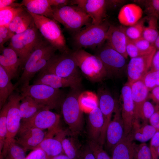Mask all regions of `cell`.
I'll return each mask as SVG.
<instances>
[{
    "instance_id": "1",
    "label": "cell",
    "mask_w": 159,
    "mask_h": 159,
    "mask_svg": "<svg viewBox=\"0 0 159 159\" xmlns=\"http://www.w3.org/2000/svg\"><path fill=\"white\" fill-rule=\"evenodd\" d=\"M57 50L46 39H43L25 62L23 72L14 85L18 87L29 85L30 81L36 73L40 72L55 54Z\"/></svg>"
},
{
    "instance_id": "2",
    "label": "cell",
    "mask_w": 159,
    "mask_h": 159,
    "mask_svg": "<svg viewBox=\"0 0 159 159\" xmlns=\"http://www.w3.org/2000/svg\"><path fill=\"white\" fill-rule=\"evenodd\" d=\"M21 94L28 96L48 109H58L66 95L60 89L43 84H36L19 87Z\"/></svg>"
},
{
    "instance_id": "3",
    "label": "cell",
    "mask_w": 159,
    "mask_h": 159,
    "mask_svg": "<svg viewBox=\"0 0 159 159\" xmlns=\"http://www.w3.org/2000/svg\"><path fill=\"white\" fill-rule=\"evenodd\" d=\"M71 54L81 72L93 82H100L108 76L100 59L82 49H75Z\"/></svg>"
},
{
    "instance_id": "4",
    "label": "cell",
    "mask_w": 159,
    "mask_h": 159,
    "mask_svg": "<svg viewBox=\"0 0 159 159\" xmlns=\"http://www.w3.org/2000/svg\"><path fill=\"white\" fill-rule=\"evenodd\" d=\"M52 7L54 19L73 34L81 30L83 26L92 24V20L89 15L77 5Z\"/></svg>"
},
{
    "instance_id": "5",
    "label": "cell",
    "mask_w": 159,
    "mask_h": 159,
    "mask_svg": "<svg viewBox=\"0 0 159 159\" xmlns=\"http://www.w3.org/2000/svg\"><path fill=\"white\" fill-rule=\"evenodd\" d=\"M44 38L35 24L23 32L14 34L10 40L9 46L14 49L20 59V69Z\"/></svg>"
},
{
    "instance_id": "6",
    "label": "cell",
    "mask_w": 159,
    "mask_h": 159,
    "mask_svg": "<svg viewBox=\"0 0 159 159\" xmlns=\"http://www.w3.org/2000/svg\"><path fill=\"white\" fill-rule=\"evenodd\" d=\"M80 89H71L63 100L61 109L65 123L69 130L73 133L77 135L82 130L84 125L83 112L78 101V96L81 92Z\"/></svg>"
},
{
    "instance_id": "7",
    "label": "cell",
    "mask_w": 159,
    "mask_h": 159,
    "mask_svg": "<svg viewBox=\"0 0 159 159\" xmlns=\"http://www.w3.org/2000/svg\"><path fill=\"white\" fill-rule=\"evenodd\" d=\"M30 13L41 35L57 50L60 53L71 51L67 45L65 38L57 21L44 16Z\"/></svg>"
},
{
    "instance_id": "8",
    "label": "cell",
    "mask_w": 159,
    "mask_h": 159,
    "mask_svg": "<svg viewBox=\"0 0 159 159\" xmlns=\"http://www.w3.org/2000/svg\"><path fill=\"white\" fill-rule=\"evenodd\" d=\"M79 69L70 51L55 54L39 72L81 81Z\"/></svg>"
},
{
    "instance_id": "9",
    "label": "cell",
    "mask_w": 159,
    "mask_h": 159,
    "mask_svg": "<svg viewBox=\"0 0 159 159\" xmlns=\"http://www.w3.org/2000/svg\"><path fill=\"white\" fill-rule=\"evenodd\" d=\"M110 25L105 21L98 25L92 24L73 34V41L76 49L100 47L106 41Z\"/></svg>"
},
{
    "instance_id": "10",
    "label": "cell",
    "mask_w": 159,
    "mask_h": 159,
    "mask_svg": "<svg viewBox=\"0 0 159 159\" xmlns=\"http://www.w3.org/2000/svg\"><path fill=\"white\" fill-rule=\"evenodd\" d=\"M23 96L18 92H13L9 97V107L6 119L7 133L4 145L0 154V159H3L7 155L11 143L15 140L21 124L19 106Z\"/></svg>"
},
{
    "instance_id": "11",
    "label": "cell",
    "mask_w": 159,
    "mask_h": 159,
    "mask_svg": "<svg viewBox=\"0 0 159 159\" xmlns=\"http://www.w3.org/2000/svg\"><path fill=\"white\" fill-rule=\"evenodd\" d=\"M106 44L97 49L95 55L102 62L108 76L120 77L126 69V59Z\"/></svg>"
},
{
    "instance_id": "12",
    "label": "cell",
    "mask_w": 159,
    "mask_h": 159,
    "mask_svg": "<svg viewBox=\"0 0 159 159\" xmlns=\"http://www.w3.org/2000/svg\"><path fill=\"white\" fill-rule=\"evenodd\" d=\"M60 118L59 114L43 109L31 118L21 120L18 132L32 128L43 130L47 129L48 131L54 130L59 127Z\"/></svg>"
},
{
    "instance_id": "13",
    "label": "cell",
    "mask_w": 159,
    "mask_h": 159,
    "mask_svg": "<svg viewBox=\"0 0 159 159\" xmlns=\"http://www.w3.org/2000/svg\"><path fill=\"white\" fill-rule=\"evenodd\" d=\"M97 95L99 100V107L102 113L104 125L99 143L103 145L105 142L106 134L107 127L111 120L117 102L110 92L106 89L100 88L98 89Z\"/></svg>"
},
{
    "instance_id": "14",
    "label": "cell",
    "mask_w": 159,
    "mask_h": 159,
    "mask_svg": "<svg viewBox=\"0 0 159 159\" xmlns=\"http://www.w3.org/2000/svg\"><path fill=\"white\" fill-rule=\"evenodd\" d=\"M76 4L84 10L91 18L92 24L98 25L102 23L106 16L108 7V0H71V5Z\"/></svg>"
},
{
    "instance_id": "15",
    "label": "cell",
    "mask_w": 159,
    "mask_h": 159,
    "mask_svg": "<svg viewBox=\"0 0 159 159\" xmlns=\"http://www.w3.org/2000/svg\"><path fill=\"white\" fill-rule=\"evenodd\" d=\"M121 98L122 102L121 113L124 124V136H126L130 132L135 119L134 105L128 82L121 89Z\"/></svg>"
},
{
    "instance_id": "16",
    "label": "cell",
    "mask_w": 159,
    "mask_h": 159,
    "mask_svg": "<svg viewBox=\"0 0 159 159\" xmlns=\"http://www.w3.org/2000/svg\"><path fill=\"white\" fill-rule=\"evenodd\" d=\"M68 131V130H64L59 127L55 130L47 131L44 140L35 149H41L51 158L64 154L61 140Z\"/></svg>"
},
{
    "instance_id": "17",
    "label": "cell",
    "mask_w": 159,
    "mask_h": 159,
    "mask_svg": "<svg viewBox=\"0 0 159 159\" xmlns=\"http://www.w3.org/2000/svg\"><path fill=\"white\" fill-rule=\"evenodd\" d=\"M155 52L131 59L126 68L129 83L142 79L150 69L152 59Z\"/></svg>"
},
{
    "instance_id": "18",
    "label": "cell",
    "mask_w": 159,
    "mask_h": 159,
    "mask_svg": "<svg viewBox=\"0 0 159 159\" xmlns=\"http://www.w3.org/2000/svg\"><path fill=\"white\" fill-rule=\"evenodd\" d=\"M113 118L109 123L106 132V147L111 151L124 135V126L121 110L117 102Z\"/></svg>"
},
{
    "instance_id": "19",
    "label": "cell",
    "mask_w": 159,
    "mask_h": 159,
    "mask_svg": "<svg viewBox=\"0 0 159 159\" xmlns=\"http://www.w3.org/2000/svg\"><path fill=\"white\" fill-rule=\"evenodd\" d=\"M81 82L53 74L39 72L33 84L44 85L56 89L69 87L71 89H80Z\"/></svg>"
},
{
    "instance_id": "20",
    "label": "cell",
    "mask_w": 159,
    "mask_h": 159,
    "mask_svg": "<svg viewBox=\"0 0 159 159\" xmlns=\"http://www.w3.org/2000/svg\"><path fill=\"white\" fill-rule=\"evenodd\" d=\"M127 40L123 27L110 25L107 34L106 43L126 59L128 56L126 49Z\"/></svg>"
},
{
    "instance_id": "21",
    "label": "cell",
    "mask_w": 159,
    "mask_h": 159,
    "mask_svg": "<svg viewBox=\"0 0 159 159\" xmlns=\"http://www.w3.org/2000/svg\"><path fill=\"white\" fill-rule=\"evenodd\" d=\"M0 65L11 80L16 77L20 69L21 62L17 54L11 47H4L1 51Z\"/></svg>"
},
{
    "instance_id": "22",
    "label": "cell",
    "mask_w": 159,
    "mask_h": 159,
    "mask_svg": "<svg viewBox=\"0 0 159 159\" xmlns=\"http://www.w3.org/2000/svg\"><path fill=\"white\" fill-rule=\"evenodd\" d=\"M19 137L15 142L26 152L29 150H34L44 140L46 133L43 130L30 128L19 132Z\"/></svg>"
},
{
    "instance_id": "23",
    "label": "cell",
    "mask_w": 159,
    "mask_h": 159,
    "mask_svg": "<svg viewBox=\"0 0 159 159\" xmlns=\"http://www.w3.org/2000/svg\"><path fill=\"white\" fill-rule=\"evenodd\" d=\"M88 114L87 130L89 140L99 143L104 125L102 113L98 107Z\"/></svg>"
},
{
    "instance_id": "24",
    "label": "cell",
    "mask_w": 159,
    "mask_h": 159,
    "mask_svg": "<svg viewBox=\"0 0 159 159\" xmlns=\"http://www.w3.org/2000/svg\"><path fill=\"white\" fill-rule=\"evenodd\" d=\"M130 135L124 136L111 151V159H135L137 145Z\"/></svg>"
},
{
    "instance_id": "25",
    "label": "cell",
    "mask_w": 159,
    "mask_h": 159,
    "mask_svg": "<svg viewBox=\"0 0 159 159\" xmlns=\"http://www.w3.org/2000/svg\"><path fill=\"white\" fill-rule=\"evenodd\" d=\"M143 11L139 5L129 4L122 6L118 15V19L122 25L127 26L134 25L138 22L142 16Z\"/></svg>"
},
{
    "instance_id": "26",
    "label": "cell",
    "mask_w": 159,
    "mask_h": 159,
    "mask_svg": "<svg viewBox=\"0 0 159 159\" xmlns=\"http://www.w3.org/2000/svg\"><path fill=\"white\" fill-rule=\"evenodd\" d=\"M77 135L68 130L62 139L64 153L71 159H79L83 147Z\"/></svg>"
},
{
    "instance_id": "27",
    "label": "cell",
    "mask_w": 159,
    "mask_h": 159,
    "mask_svg": "<svg viewBox=\"0 0 159 159\" xmlns=\"http://www.w3.org/2000/svg\"><path fill=\"white\" fill-rule=\"evenodd\" d=\"M130 84L132 97L134 105L135 119H136L137 118L141 106L148 98L150 91L142 80Z\"/></svg>"
},
{
    "instance_id": "28",
    "label": "cell",
    "mask_w": 159,
    "mask_h": 159,
    "mask_svg": "<svg viewBox=\"0 0 159 159\" xmlns=\"http://www.w3.org/2000/svg\"><path fill=\"white\" fill-rule=\"evenodd\" d=\"M35 25L34 18L26 8L18 14L8 27L15 34L23 32Z\"/></svg>"
},
{
    "instance_id": "29",
    "label": "cell",
    "mask_w": 159,
    "mask_h": 159,
    "mask_svg": "<svg viewBox=\"0 0 159 159\" xmlns=\"http://www.w3.org/2000/svg\"><path fill=\"white\" fill-rule=\"evenodd\" d=\"M138 119L133 122L132 130L128 134L132 139L144 143L150 139L157 131L151 125L144 122L140 124Z\"/></svg>"
},
{
    "instance_id": "30",
    "label": "cell",
    "mask_w": 159,
    "mask_h": 159,
    "mask_svg": "<svg viewBox=\"0 0 159 159\" xmlns=\"http://www.w3.org/2000/svg\"><path fill=\"white\" fill-rule=\"evenodd\" d=\"M21 3L30 13L54 19L52 8L48 0H23Z\"/></svg>"
},
{
    "instance_id": "31",
    "label": "cell",
    "mask_w": 159,
    "mask_h": 159,
    "mask_svg": "<svg viewBox=\"0 0 159 159\" xmlns=\"http://www.w3.org/2000/svg\"><path fill=\"white\" fill-rule=\"evenodd\" d=\"M22 96L19 106L21 120L30 118L42 110L47 109L31 97L28 96Z\"/></svg>"
},
{
    "instance_id": "32",
    "label": "cell",
    "mask_w": 159,
    "mask_h": 159,
    "mask_svg": "<svg viewBox=\"0 0 159 159\" xmlns=\"http://www.w3.org/2000/svg\"><path fill=\"white\" fill-rule=\"evenodd\" d=\"M141 20L143 29L142 37L154 45L159 34L158 19L147 16Z\"/></svg>"
},
{
    "instance_id": "33",
    "label": "cell",
    "mask_w": 159,
    "mask_h": 159,
    "mask_svg": "<svg viewBox=\"0 0 159 159\" xmlns=\"http://www.w3.org/2000/svg\"><path fill=\"white\" fill-rule=\"evenodd\" d=\"M11 79L0 65V109L1 110L9 96L16 89Z\"/></svg>"
},
{
    "instance_id": "34",
    "label": "cell",
    "mask_w": 159,
    "mask_h": 159,
    "mask_svg": "<svg viewBox=\"0 0 159 159\" xmlns=\"http://www.w3.org/2000/svg\"><path fill=\"white\" fill-rule=\"evenodd\" d=\"M78 101L80 108L83 112L89 113L99 107V100L97 94L90 91H85L79 95Z\"/></svg>"
},
{
    "instance_id": "35",
    "label": "cell",
    "mask_w": 159,
    "mask_h": 159,
    "mask_svg": "<svg viewBox=\"0 0 159 159\" xmlns=\"http://www.w3.org/2000/svg\"><path fill=\"white\" fill-rule=\"evenodd\" d=\"M23 6L8 7L0 9V26H8L15 16L24 9Z\"/></svg>"
},
{
    "instance_id": "36",
    "label": "cell",
    "mask_w": 159,
    "mask_h": 159,
    "mask_svg": "<svg viewBox=\"0 0 159 159\" xmlns=\"http://www.w3.org/2000/svg\"><path fill=\"white\" fill-rule=\"evenodd\" d=\"M134 1L143 6L147 16L159 19V0H136Z\"/></svg>"
},
{
    "instance_id": "37",
    "label": "cell",
    "mask_w": 159,
    "mask_h": 159,
    "mask_svg": "<svg viewBox=\"0 0 159 159\" xmlns=\"http://www.w3.org/2000/svg\"><path fill=\"white\" fill-rule=\"evenodd\" d=\"M9 104L6 102L1 110L0 113V154L5 141L7 133L6 119Z\"/></svg>"
},
{
    "instance_id": "38",
    "label": "cell",
    "mask_w": 159,
    "mask_h": 159,
    "mask_svg": "<svg viewBox=\"0 0 159 159\" xmlns=\"http://www.w3.org/2000/svg\"><path fill=\"white\" fill-rule=\"evenodd\" d=\"M123 28L127 38L131 41L136 40L142 37L143 29L141 19L133 25Z\"/></svg>"
},
{
    "instance_id": "39",
    "label": "cell",
    "mask_w": 159,
    "mask_h": 159,
    "mask_svg": "<svg viewBox=\"0 0 159 159\" xmlns=\"http://www.w3.org/2000/svg\"><path fill=\"white\" fill-rule=\"evenodd\" d=\"M155 110V106L147 100L141 106L136 119H141L144 122L147 123Z\"/></svg>"
},
{
    "instance_id": "40",
    "label": "cell",
    "mask_w": 159,
    "mask_h": 159,
    "mask_svg": "<svg viewBox=\"0 0 159 159\" xmlns=\"http://www.w3.org/2000/svg\"><path fill=\"white\" fill-rule=\"evenodd\" d=\"M149 90L159 86V71L149 70L142 79Z\"/></svg>"
},
{
    "instance_id": "41",
    "label": "cell",
    "mask_w": 159,
    "mask_h": 159,
    "mask_svg": "<svg viewBox=\"0 0 159 159\" xmlns=\"http://www.w3.org/2000/svg\"><path fill=\"white\" fill-rule=\"evenodd\" d=\"M26 152L15 142V140L10 144L6 157L9 159H25Z\"/></svg>"
},
{
    "instance_id": "42",
    "label": "cell",
    "mask_w": 159,
    "mask_h": 159,
    "mask_svg": "<svg viewBox=\"0 0 159 159\" xmlns=\"http://www.w3.org/2000/svg\"><path fill=\"white\" fill-rule=\"evenodd\" d=\"M87 144L94 154L96 159H111L103 148V145L94 141L89 140Z\"/></svg>"
},
{
    "instance_id": "43",
    "label": "cell",
    "mask_w": 159,
    "mask_h": 159,
    "mask_svg": "<svg viewBox=\"0 0 159 159\" xmlns=\"http://www.w3.org/2000/svg\"><path fill=\"white\" fill-rule=\"evenodd\" d=\"M132 41L140 51L144 54L151 53L156 50L153 45L142 37Z\"/></svg>"
},
{
    "instance_id": "44",
    "label": "cell",
    "mask_w": 159,
    "mask_h": 159,
    "mask_svg": "<svg viewBox=\"0 0 159 159\" xmlns=\"http://www.w3.org/2000/svg\"><path fill=\"white\" fill-rule=\"evenodd\" d=\"M135 159H153L150 148L146 143L137 145Z\"/></svg>"
},
{
    "instance_id": "45",
    "label": "cell",
    "mask_w": 159,
    "mask_h": 159,
    "mask_svg": "<svg viewBox=\"0 0 159 159\" xmlns=\"http://www.w3.org/2000/svg\"><path fill=\"white\" fill-rule=\"evenodd\" d=\"M126 49L127 54L131 59L145 55L140 51L132 41L128 38Z\"/></svg>"
},
{
    "instance_id": "46",
    "label": "cell",
    "mask_w": 159,
    "mask_h": 159,
    "mask_svg": "<svg viewBox=\"0 0 159 159\" xmlns=\"http://www.w3.org/2000/svg\"><path fill=\"white\" fill-rule=\"evenodd\" d=\"M40 148L33 150L26 157L25 159H51Z\"/></svg>"
},
{
    "instance_id": "47",
    "label": "cell",
    "mask_w": 159,
    "mask_h": 159,
    "mask_svg": "<svg viewBox=\"0 0 159 159\" xmlns=\"http://www.w3.org/2000/svg\"><path fill=\"white\" fill-rule=\"evenodd\" d=\"M14 34L8 27L5 26H0V37L2 38L4 43L10 40Z\"/></svg>"
},
{
    "instance_id": "48",
    "label": "cell",
    "mask_w": 159,
    "mask_h": 159,
    "mask_svg": "<svg viewBox=\"0 0 159 159\" xmlns=\"http://www.w3.org/2000/svg\"><path fill=\"white\" fill-rule=\"evenodd\" d=\"M79 159H96L88 144L83 146Z\"/></svg>"
},
{
    "instance_id": "49",
    "label": "cell",
    "mask_w": 159,
    "mask_h": 159,
    "mask_svg": "<svg viewBox=\"0 0 159 159\" xmlns=\"http://www.w3.org/2000/svg\"><path fill=\"white\" fill-rule=\"evenodd\" d=\"M155 110L149 119L150 125L156 130L159 131V106L155 105Z\"/></svg>"
},
{
    "instance_id": "50",
    "label": "cell",
    "mask_w": 159,
    "mask_h": 159,
    "mask_svg": "<svg viewBox=\"0 0 159 159\" xmlns=\"http://www.w3.org/2000/svg\"><path fill=\"white\" fill-rule=\"evenodd\" d=\"M151 139L150 147L151 151L158 153V149L159 146V131H156Z\"/></svg>"
},
{
    "instance_id": "51",
    "label": "cell",
    "mask_w": 159,
    "mask_h": 159,
    "mask_svg": "<svg viewBox=\"0 0 159 159\" xmlns=\"http://www.w3.org/2000/svg\"><path fill=\"white\" fill-rule=\"evenodd\" d=\"M48 1L51 6L54 8H59L71 5V0H48Z\"/></svg>"
},
{
    "instance_id": "52",
    "label": "cell",
    "mask_w": 159,
    "mask_h": 159,
    "mask_svg": "<svg viewBox=\"0 0 159 159\" xmlns=\"http://www.w3.org/2000/svg\"><path fill=\"white\" fill-rule=\"evenodd\" d=\"M15 0H0V9L8 7H21L24 6L22 3H15Z\"/></svg>"
},
{
    "instance_id": "53",
    "label": "cell",
    "mask_w": 159,
    "mask_h": 159,
    "mask_svg": "<svg viewBox=\"0 0 159 159\" xmlns=\"http://www.w3.org/2000/svg\"><path fill=\"white\" fill-rule=\"evenodd\" d=\"M150 91L148 98L155 103L156 105L159 106V86L155 87Z\"/></svg>"
},
{
    "instance_id": "54",
    "label": "cell",
    "mask_w": 159,
    "mask_h": 159,
    "mask_svg": "<svg viewBox=\"0 0 159 159\" xmlns=\"http://www.w3.org/2000/svg\"><path fill=\"white\" fill-rule=\"evenodd\" d=\"M150 70L159 71V49L156 50L153 57Z\"/></svg>"
},
{
    "instance_id": "55",
    "label": "cell",
    "mask_w": 159,
    "mask_h": 159,
    "mask_svg": "<svg viewBox=\"0 0 159 159\" xmlns=\"http://www.w3.org/2000/svg\"><path fill=\"white\" fill-rule=\"evenodd\" d=\"M51 159H71L64 154H60L52 158Z\"/></svg>"
},
{
    "instance_id": "56",
    "label": "cell",
    "mask_w": 159,
    "mask_h": 159,
    "mask_svg": "<svg viewBox=\"0 0 159 159\" xmlns=\"http://www.w3.org/2000/svg\"><path fill=\"white\" fill-rule=\"evenodd\" d=\"M154 46L156 50L159 49V34L154 44Z\"/></svg>"
},
{
    "instance_id": "57",
    "label": "cell",
    "mask_w": 159,
    "mask_h": 159,
    "mask_svg": "<svg viewBox=\"0 0 159 159\" xmlns=\"http://www.w3.org/2000/svg\"><path fill=\"white\" fill-rule=\"evenodd\" d=\"M153 159H158V153L154 152H151Z\"/></svg>"
},
{
    "instance_id": "58",
    "label": "cell",
    "mask_w": 159,
    "mask_h": 159,
    "mask_svg": "<svg viewBox=\"0 0 159 159\" xmlns=\"http://www.w3.org/2000/svg\"><path fill=\"white\" fill-rule=\"evenodd\" d=\"M157 152H158V157L159 158V146L158 148V150H157Z\"/></svg>"
},
{
    "instance_id": "59",
    "label": "cell",
    "mask_w": 159,
    "mask_h": 159,
    "mask_svg": "<svg viewBox=\"0 0 159 159\" xmlns=\"http://www.w3.org/2000/svg\"><path fill=\"white\" fill-rule=\"evenodd\" d=\"M3 159H9L7 157H6L5 158Z\"/></svg>"
}]
</instances>
